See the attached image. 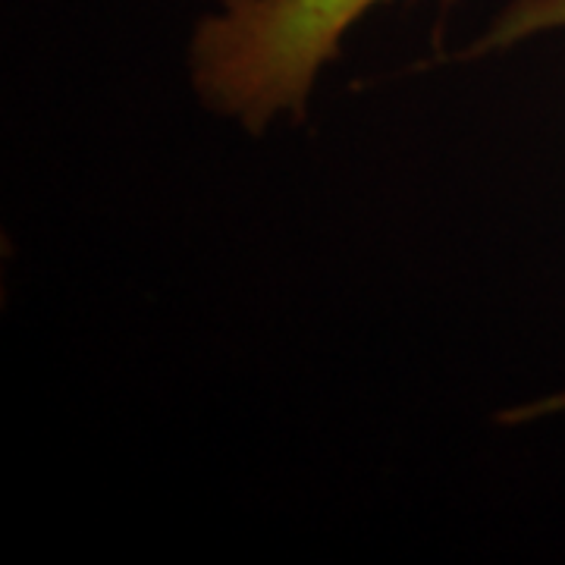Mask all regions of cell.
<instances>
[{
	"label": "cell",
	"mask_w": 565,
	"mask_h": 565,
	"mask_svg": "<svg viewBox=\"0 0 565 565\" xmlns=\"http://www.w3.org/2000/svg\"><path fill=\"white\" fill-rule=\"evenodd\" d=\"M393 0H217L189 44L192 85L214 114L248 132L302 117L345 35Z\"/></svg>",
	"instance_id": "6da1fadb"
},
{
	"label": "cell",
	"mask_w": 565,
	"mask_h": 565,
	"mask_svg": "<svg viewBox=\"0 0 565 565\" xmlns=\"http://www.w3.org/2000/svg\"><path fill=\"white\" fill-rule=\"evenodd\" d=\"M565 29V0H505L484 35L468 47V57L509 51L527 39Z\"/></svg>",
	"instance_id": "7a4b0ae2"
}]
</instances>
